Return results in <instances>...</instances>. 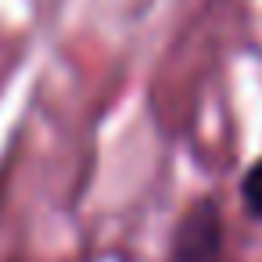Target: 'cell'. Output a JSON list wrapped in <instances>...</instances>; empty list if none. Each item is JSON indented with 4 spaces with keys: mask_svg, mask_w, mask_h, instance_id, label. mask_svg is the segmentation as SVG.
Listing matches in <instances>:
<instances>
[{
    "mask_svg": "<svg viewBox=\"0 0 262 262\" xmlns=\"http://www.w3.org/2000/svg\"><path fill=\"white\" fill-rule=\"evenodd\" d=\"M244 201L255 215H262V162H255L251 172L244 176Z\"/></svg>",
    "mask_w": 262,
    "mask_h": 262,
    "instance_id": "obj_2",
    "label": "cell"
},
{
    "mask_svg": "<svg viewBox=\"0 0 262 262\" xmlns=\"http://www.w3.org/2000/svg\"><path fill=\"white\" fill-rule=\"evenodd\" d=\"M219 208L212 201H198L183 223L176 226L172 262H215L219 255Z\"/></svg>",
    "mask_w": 262,
    "mask_h": 262,
    "instance_id": "obj_1",
    "label": "cell"
}]
</instances>
